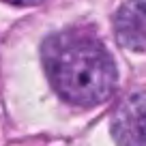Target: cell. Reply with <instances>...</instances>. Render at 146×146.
Masks as SVG:
<instances>
[{"label": "cell", "instance_id": "cell-2", "mask_svg": "<svg viewBox=\"0 0 146 146\" xmlns=\"http://www.w3.org/2000/svg\"><path fill=\"white\" fill-rule=\"evenodd\" d=\"M112 135L118 146H146V92H133L118 103Z\"/></svg>", "mask_w": 146, "mask_h": 146}, {"label": "cell", "instance_id": "cell-1", "mask_svg": "<svg viewBox=\"0 0 146 146\" xmlns=\"http://www.w3.org/2000/svg\"><path fill=\"white\" fill-rule=\"evenodd\" d=\"M41 58L52 88L71 105L92 108L116 88L118 73L110 52L84 30L50 35Z\"/></svg>", "mask_w": 146, "mask_h": 146}, {"label": "cell", "instance_id": "cell-4", "mask_svg": "<svg viewBox=\"0 0 146 146\" xmlns=\"http://www.w3.org/2000/svg\"><path fill=\"white\" fill-rule=\"evenodd\" d=\"M5 2H11V5H17V7H30L39 0H5Z\"/></svg>", "mask_w": 146, "mask_h": 146}, {"label": "cell", "instance_id": "cell-3", "mask_svg": "<svg viewBox=\"0 0 146 146\" xmlns=\"http://www.w3.org/2000/svg\"><path fill=\"white\" fill-rule=\"evenodd\" d=\"M114 30L125 47L146 52V0H127L116 13Z\"/></svg>", "mask_w": 146, "mask_h": 146}]
</instances>
